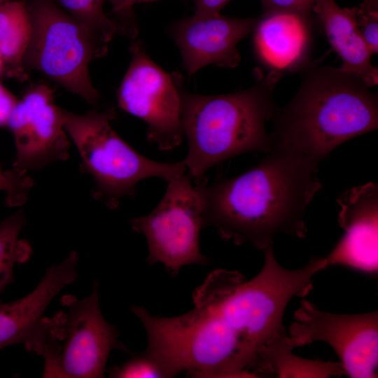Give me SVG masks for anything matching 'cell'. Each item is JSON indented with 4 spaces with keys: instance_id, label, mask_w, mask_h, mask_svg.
<instances>
[{
    "instance_id": "6da1fadb",
    "label": "cell",
    "mask_w": 378,
    "mask_h": 378,
    "mask_svg": "<svg viewBox=\"0 0 378 378\" xmlns=\"http://www.w3.org/2000/svg\"><path fill=\"white\" fill-rule=\"evenodd\" d=\"M251 280L237 271L217 269L193 292V308L173 317L133 306L148 338L145 352L167 377L185 372L195 377H255L258 352L286 332L283 316L294 297L308 295L313 278L326 268L321 257L289 270L277 261L272 246Z\"/></svg>"
},
{
    "instance_id": "7a4b0ae2",
    "label": "cell",
    "mask_w": 378,
    "mask_h": 378,
    "mask_svg": "<svg viewBox=\"0 0 378 378\" xmlns=\"http://www.w3.org/2000/svg\"><path fill=\"white\" fill-rule=\"evenodd\" d=\"M319 163L293 150L273 146L255 167L230 178L202 182L204 227L237 245L263 251L274 237L303 238L304 215L322 185Z\"/></svg>"
},
{
    "instance_id": "3957f363",
    "label": "cell",
    "mask_w": 378,
    "mask_h": 378,
    "mask_svg": "<svg viewBox=\"0 0 378 378\" xmlns=\"http://www.w3.org/2000/svg\"><path fill=\"white\" fill-rule=\"evenodd\" d=\"M301 72L297 93L272 118V147L319 163L344 142L377 129V94L360 76L314 62Z\"/></svg>"
},
{
    "instance_id": "277c9868",
    "label": "cell",
    "mask_w": 378,
    "mask_h": 378,
    "mask_svg": "<svg viewBox=\"0 0 378 378\" xmlns=\"http://www.w3.org/2000/svg\"><path fill=\"white\" fill-rule=\"evenodd\" d=\"M281 76L274 71L265 74L256 68L255 82L245 90L218 95L183 92L182 121L188 150L182 162L197 183L210 168L227 159L272 150L266 124L277 108L274 90Z\"/></svg>"
},
{
    "instance_id": "5b68a950",
    "label": "cell",
    "mask_w": 378,
    "mask_h": 378,
    "mask_svg": "<svg viewBox=\"0 0 378 378\" xmlns=\"http://www.w3.org/2000/svg\"><path fill=\"white\" fill-rule=\"evenodd\" d=\"M99 281L83 299L65 295L62 309L43 316L27 351L43 356V377H104L111 350L125 349L115 326L104 318L99 307Z\"/></svg>"
},
{
    "instance_id": "8992f818",
    "label": "cell",
    "mask_w": 378,
    "mask_h": 378,
    "mask_svg": "<svg viewBox=\"0 0 378 378\" xmlns=\"http://www.w3.org/2000/svg\"><path fill=\"white\" fill-rule=\"evenodd\" d=\"M115 115L113 109L82 114L64 110V129L95 183L92 196L113 209L123 197L134 195L139 181H168L187 170L182 161L160 162L136 152L111 127Z\"/></svg>"
},
{
    "instance_id": "52a82bcc",
    "label": "cell",
    "mask_w": 378,
    "mask_h": 378,
    "mask_svg": "<svg viewBox=\"0 0 378 378\" xmlns=\"http://www.w3.org/2000/svg\"><path fill=\"white\" fill-rule=\"evenodd\" d=\"M27 6L31 34L24 66L41 72L88 103L97 104L99 94L88 66L106 53L108 44L53 0H30Z\"/></svg>"
},
{
    "instance_id": "ba28073f",
    "label": "cell",
    "mask_w": 378,
    "mask_h": 378,
    "mask_svg": "<svg viewBox=\"0 0 378 378\" xmlns=\"http://www.w3.org/2000/svg\"><path fill=\"white\" fill-rule=\"evenodd\" d=\"M167 182L163 197L148 214L130 220L134 231L146 239L149 264L162 263L172 275L186 265L207 264L200 251L204 227L201 183L188 173Z\"/></svg>"
},
{
    "instance_id": "9c48e42d",
    "label": "cell",
    "mask_w": 378,
    "mask_h": 378,
    "mask_svg": "<svg viewBox=\"0 0 378 378\" xmlns=\"http://www.w3.org/2000/svg\"><path fill=\"white\" fill-rule=\"evenodd\" d=\"M132 60L117 92L119 107L147 125V139L171 150L183 139L181 75L155 64L140 41L130 46Z\"/></svg>"
},
{
    "instance_id": "30bf717a",
    "label": "cell",
    "mask_w": 378,
    "mask_h": 378,
    "mask_svg": "<svg viewBox=\"0 0 378 378\" xmlns=\"http://www.w3.org/2000/svg\"><path fill=\"white\" fill-rule=\"evenodd\" d=\"M288 335L292 346H304L319 341L335 350L346 375L377 377L378 312L342 314L320 310L302 300L294 312Z\"/></svg>"
},
{
    "instance_id": "8fae6325",
    "label": "cell",
    "mask_w": 378,
    "mask_h": 378,
    "mask_svg": "<svg viewBox=\"0 0 378 378\" xmlns=\"http://www.w3.org/2000/svg\"><path fill=\"white\" fill-rule=\"evenodd\" d=\"M7 127L15 146L13 168L24 172L64 161L70 139L64 129V109L55 103L54 92L45 84L29 89L14 108Z\"/></svg>"
},
{
    "instance_id": "7c38bea8",
    "label": "cell",
    "mask_w": 378,
    "mask_h": 378,
    "mask_svg": "<svg viewBox=\"0 0 378 378\" xmlns=\"http://www.w3.org/2000/svg\"><path fill=\"white\" fill-rule=\"evenodd\" d=\"M258 17L237 18L220 14L195 16L175 23L172 35L188 75L205 66L234 68L240 62L237 46L254 31Z\"/></svg>"
},
{
    "instance_id": "4fadbf2b",
    "label": "cell",
    "mask_w": 378,
    "mask_h": 378,
    "mask_svg": "<svg viewBox=\"0 0 378 378\" xmlns=\"http://www.w3.org/2000/svg\"><path fill=\"white\" fill-rule=\"evenodd\" d=\"M343 236L324 257L327 267L342 265L374 274L378 270V185L369 182L337 198Z\"/></svg>"
},
{
    "instance_id": "5bb4252c",
    "label": "cell",
    "mask_w": 378,
    "mask_h": 378,
    "mask_svg": "<svg viewBox=\"0 0 378 378\" xmlns=\"http://www.w3.org/2000/svg\"><path fill=\"white\" fill-rule=\"evenodd\" d=\"M312 31V13L263 12L253 31L255 55L270 71H302L313 62Z\"/></svg>"
},
{
    "instance_id": "9a60e30c",
    "label": "cell",
    "mask_w": 378,
    "mask_h": 378,
    "mask_svg": "<svg viewBox=\"0 0 378 378\" xmlns=\"http://www.w3.org/2000/svg\"><path fill=\"white\" fill-rule=\"evenodd\" d=\"M78 255L71 251L60 263L52 265L36 287L27 295L0 304V349L22 343L25 346L36 332L53 298L78 276Z\"/></svg>"
},
{
    "instance_id": "2e32d148",
    "label": "cell",
    "mask_w": 378,
    "mask_h": 378,
    "mask_svg": "<svg viewBox=\"0 0 378 378\" xmlns=\"http://www.w3.org/2000/svg\"><path fill=\"white\" fill-rule=\"evenodd\" d=\"M332 48L342 60L340 67L360 76L368 87L378 81L377 67L357 24L356 8H341L335 0H316L312 7Z\"/></svg>"
},
{
    "instance_id": "e0dca14e",
    "label": "cell",
    "mask_w": 378,
    "mask_h": 378,
    "mask_svg": "<svg viewBox=\"0 0 378 378\" xmlns=\"http://www.w3.org/2000/svg\"><path fill=\"white\" fill-rule=\"evenodd\" d=\"M288 333L267 341L258 352L255 377L328 378L346 375L340 362L310 360L293 353Z\"/></svg>"
},
{
    "instance_id": "ac0fdd59",
    "label": "cell",
    "mask_w": 378,
    "mask_h": 378,
    "mask_svg": "<svg viewBox=\"0 0 378 378\" xmlns=\"http://www.w3.org/2000/svg\"><path fill=\"white\" fill-rule=\"evenodd\" d=\"M31 34L27 3L8 1L0 6V53L17 76L23 75L24 59Z\"/></svg>"
},
{
    "instance_id": "d6986e66",
    "label": "cell",
    "mask_w": 378,
    "mask_h": 378,
    "mask_svg": "<svg viewBox=\"0 0 378 378\" xmlns=\"http://www.w3.org/2000/svg\"><path fill=\"white\" fill-rule=\"evenodd\" d=\"M25 222L24 211L18 210L0 223V294L14 281V265L31 258V245L20 237Z\"/></svg>"
},
{
    "instance_id": "ffe728a7",
    "label": "cell",
    "mask_w": 378,
    "mask_h": 378,
    "mask_svg": "<svg viewBox=\"0 0 378 378\" xmlns=\"http://www.w3.org/2000/svg\"><path fill=\"white\" fill-rule=\"evenodd\" d=\"M69 15L79 22L97 38L108 44L120 28L104 12V0H55Z\"/></svg>"
},
{
    "instance_id": "44dd1931",
    "label": "cell",
    "mask_w": 378,
    "mask_h": 378,
    "mask_svg": "<svg viewBox=\"0 0 378 378\" xmlns=\"http://www.w3.org/2000/svg\"><path fill=\"white\" fill-rule=\"evenodd\" d=\"M108 373L114 378L167 377L161 365L145 351L133 355L120 365L111 367Z\"/></svg>"
},
{
    "instance_id": "7402d4cb",
    "label": "cell",
    "mask_w": 378,
    "mask_h": 378,
    "mask_svg": "<svg viewBox=\"0 0 378 378\" xmlns=\"http://www.w3.org/2000/svg\"><path fill=\"white\" fill-rule=\"evenodd\" d=\"M33 186L34 181L27 172L13 167L3 170L0 166V191L4 192L8 206H18L24 204Z\"/></svg>"
},
{
    "instance_id": "603a6c76",
    "label": "cell",
    "mask_w": 378,
    "mask_h": 378,
    "mask_svg": "<svg viewBox=\"0 0 378 378\" xmlns=\"http://www.w3.org/2000/svg\"><path fill=\"white\" fill-rule=\"evenodd\" d=\"M116 17L120 34L134 39L138 34V28L134 15L133 0H108Z\"/></svg>"
},
{
    "instance_id": "cb8c5ba5",
    "label": "cell",
    "mask_w": 378,
    "mask_h": 378,
    "mask_svg": "<svg viewBox=\"0 0 378 378\" xmlns=\"http://www.w3.org/2000/svg\"><path fill=\"white\" fill-rule=\"evenodd\" d=\"M356 22L370 51L372 54H377L378 51V10L363 11L356 8Z\"/></svg>"
},
{
    "instance_id": "d4e9b609",
    "label": "cell",
    "mask_w": 378,
    "mask_h": 378,
    "mask_svg": "<svg viewBox=\"0 0 378 378\" xmlns=\"http://www.w3.org/2000/svg\"><path fill=\"white\" fill-rule=\"evenodd\" d=\"M316 0H260L263 12L291 11L312 13Z\"/></svg>"
},
{
    "instance_id": "484cf974",
    "label": "cell",
    "mask_w": 378,
    "mask_h": 378,
    "mask_svg": "<svg viewBox=\"0 0 378 378\" xmlns=\"http://www.w3.org/2000/svg\"><path fill=\"white\" fill-rule=\"evenodd\" d=\"M18 100L0 83V127L8 125L10 115Z\"/></svg>"
},
{
    "instance_id": "4316f807",
    "label": "cell",
    "mask_w": 378,
    "mask_h": 378,
    "mask_svg": "<svg viewBox=\"0 0 378 378\" xmlns=\"http://www.w3.org/2000/svg\"><path fill=\"white\" fill-rule=\"evenodd\" d=\"M230 0H195V16H207L220 14Z\"/></svg>"
},
{
    "instance_id": "83f0119b",
    "label": "cell",
    "mask_w": 378,
    "mask_h": 378,
    "mask_svg": "<svg viewBox=\"0 0 378 378\" xmlns=\"http://www.w3.org/2000/svg\"><path fill=\"white\" fill-rule=\"evenodd\" d=\"M356 8L359 10H378V0H363Z\"/></svg>"
},
{
    "instance_id": "f1b7e54d",
    "label": "cell",
    "mask_w": 378,
    "mask_h": 378,
    "mask_svg": "<svg viewBox=\"0 0 378 378\" xmlns=\"http://www.w3.org/2000/svg\"><path fill=\"white\" fill-rule=\"evenodd\" d=\"M5 62L4 59L0 53V75L2 74L4 69Z\"/></svg>"
},
{
    "instance_id": "f546056e",
    "label": "cell",
    "mask_w": 378,
    "mask_h": 378,
    "mask_svg": "<svg viewBox=\"0 0 378 378\" xmlns=\"http://www.w3.org/2000/svg\"><path fill=\"white\" fill-rule=\"evenodd\" d=\"M153 1H156V0H133V3L134 4H136L146 3V2Z\"/></svg>"
},
{
    "instance_id": "4dcf8cb0",
    "label": "cell",
    "mask_w": 378,
    "mask_h": 378,
    "mask_svg": "<svg viewBox=\"0 0 378 378\" xmlns=\"http://www.w3.org/2000/svg\"><path fill=\"white\" fill-rule=\"evenodd\" d=\"M10 0H0V6H1L2 4H4V3Z\"/></svg>"
}]
</instances>
